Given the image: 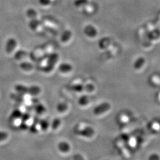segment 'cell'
<instances>
[{
  "mask_svg": "<svg viewBox=\"0 0 160 160\" xmlns=\"http://www.w3.org/2000/svg\"><path fill=\"white\" fill-rule=\"evenodd\" d=\"M22 114L23 113L21 112V110L18 109H16L12 112L10 117L12 119H18L21 118Z\"/></svg>",
  "mask_w": 160,
  "mask_h": 160,
  "instance_id": "obj_13",
  "label": "cell"
},
{
  "mask_svg": "<svg viewBox=\"0 0 160 160\" xmlns=\"http://www.w3.org/2000/svg\"><path fill=\"white\" fill-rule=\"evenodd\" d=\"M72 88L75 90V91H81L82 90V86H81V85H75V86H74L72 87Z\"/></svg>",
  "mask_w": 160,
  "mask_h": 160,
  "instance_id": "obj_23",
  "label": "cell"
},
{
  "mask_svg": "<svg viewBox=\"0 0 160 160\" xmlns=\"http://www.w3.org/2000/svg\"><path fill=\"white\" fill-rule=\"evenodd\" d=\"M28 57V54L26 51H18L16 52L15 58L18 61H23Z\"/></svg>",
  "mask_w": 160,
  "mask_h": 160,
  "instance_id": "obj_8",
  "label": "cell"
},
{
  "mask_svg": "<svg viewBox=\"0 0 160 160\" xmlns=\"http://www.w3.org/2000/svg\"><path fill=\"white\" fill-rule=\"evenodd\" d=\"M121 122H125L126 123L127 122H128V118L126 115H123L121 116Z\"/></svg>",
  "mask_w": 160,
  "mask_h": 160,
  "instance_id": "obj_24",
  "label": "cell"
},
{
  "mask_svg": "<svg viewBox=\"0 0 160 160\" xmlns=\"http://www.w3.org/2000/svg\"><path fill=\"white\" fill-rule=\"evenodd\" d=\"M60 124H61V120L58 119H55V120H53V123H52V128L53 129H57L59 126L60 125Z\"/></svg>",
  "mask_w": 160,
  "mask_h": 160,
  "instance_id": "obj_21",
  "label": "cell"
},
{
  "mask_svg": "<svg viewBox=\"0 0 160 160\" xmlns=\"http://www.w3.org/2000/svg\"><path fill=\"white\" fill-rule=\"evenodd\" d=\"M8 137V133L4 131H0V142L4 141Z\"/></svg>",
  "mask_w": 160,
  "mask_h": 160,
  "instance_id": "obj_16",
  "label": "cell"
},
{
  "mask_svg": "<svg viewBox=\"0 0 160 160\" xmlns=\"http://www.w3.org/2000/svg\"><path fill=\"white\" fill-rule=\"evenodd\" d=\"M39 125L40 126V129H45L48 127V123L45 120H42L40 123H39Z\"/></svg>",
  "mask_w": 160,
  "mask_h": 160,
  "instance_id": "obj_22",
  "label": "cell"
},
{
  "mask_svg": "<svg viewBox=\"0 0 160 160\" xmlns=\"http://www.w3.org/2000/svg\"><path fill=\"white\" fill-rule=\"evenodd\" d=\"M78 131L79 134L86 137H91L94 133V129L91 127H85Z\"/></svg>",
  "mask_w": 160,
  "mask_h": 160,
  "instance_id": "obj_4",
  "label": "cell"
},
{
  "mask_svg": "<svg viewBox=\"0 0 160 160\" xmlns=\"http://www.w3.org/2000/svg\"><path fill=\"white\" fill-rule=\"evenodd\" d=\"M71 37H72L71 32L69 30H66L63 32V34H62L61 40L63 43H67L71 39Z\"/></svg>",
  "mask_w": 160,
  "mask_h": 160,
  "instance_id": "obj_9",
  "label": "cell"
},
{
  "mask_svg": "<svg viewBox=\"0 0 160 160\" xmlns=\"http://www.w3.org/2000/svg\"><path fill=\"white\" fill-rule=\"evenodd\" d=\"M27 15L28 16L32 19L37 18L36 16H38V12L34 10V9H30L27 12Z\"/></svg>",
  "mask_w": 160,
  "mask_h": 160,
  "instance_id": "obj_15",
  "label": "cell"
},
{
  "mask_svg": "<svg viewBox=\"0 0 160 160\" xmlns=\"http://www.w3.org/2000/svg\"><path fill=\"white\" fill-rule=\"evenodd\" d=\"M41 92V89L39 86H33L29 87V95L37 96Z\"/></svg>",
  "mask_w": 160,
  "mask_h": 160,
  "instance_id": "obj_7",
  "label": "cell"
},
{
  "mask_svg": "<svg viewBox=\"0 0 160 160\" xmlns=\"http://www.w3.org/2000/svg\"><path fill=\"white\" fill-rule=\"evenodd\" d=\"M58 148L62 152H67L69 150L70 146L69 145L68 143H67L65 142H62L59 143Z\"/></svg>",
  "mask_w": 160,
  "mask_h": 160,
  "instance_id": "obj_11",
  "label": "cell"
},
{
  "mask_svg": "<svg viewBox=\"0 0 160 160\" xmlns=\"http://www.w3.org/2000/svg\"><path fill=\"white\" fill-rule=\"evenodd\" d=\"M67 106L65 103H59L58 106V110L60 112H63L67 110Z\"/></svg>",
  "mask_w": 160,
  "mask_h": 160,
  "instance_id": "obj_18",
  "label": "cell"
},
{
  "mask_svg": "<svg viewBox=\"0 0 160 160\" xmlns=\"http://www.w3.org/2000/svg\"><path fill=\"white\" fill-rule=\"evenodd\" d=\"M74 160H83L82 157L79 155H76L74 157Z\"/></svg>",
  "mask_w": 160,
  "mask_h": 160,
  "instance_id": "obj_27",
  "label": "cell"
},
{
  "mask_svg": "<svg viewBox=\"0 0 160 160\" xmlns=\"http://www.w3.org/2000/svg\"><path fill=\"white\" fill-rule=\"evenodd\" d=\"M59 70L63 73H67L72 70V67L69 63H62L59 66Z\"/></svg>",
  "mask_w": 160,
  "mask_h": 160,
  "instance_id": "obj_5",
  "label": "cell"
},
{
  "mask_svg": "<svg viewBox=\"0 0 160 160\" xmlns=\"http://www.w3.org/2000/svg\"><path fill=\"white\" fill-rule=\"evenodd\" d=\"M89 102V99L87 96H82L79 99V104L84 106V105H86L87 103Z\"/></svg>",
  "mask_w": 160,
  "mask_h": 160,
  "instance_id": "obj_17",
  "label": "cell"
},
{
  "mask_svg": "<svg viewBox=\"0 0 160 160\" xmlns=\"http://www.w3.org/2000/svg\"><path fill=\"white\" fill-rule=\"evenodd\" d=\"M40 6L43 7H48L51 4L52 0H39Z\"/></svg>",
  "mask_w": 160,
  "mask_h": 160,
  "instance_id": "obj_19",
  "label": "cell"
},
{
  "mask_svg": "<svg viewBox=\"0 0 160 160\" xmlns=\"http://www.w3.org/2000/svg\"><path fill=\"white\" fill-rule=\"evenodd\" d=\"M20 68L24 71L29 72V71L33 70V65L31 63L27 62H23V63H21V65H20Z\"/></svg>",
  "mask_w": 160,
  "mask_h": 160,
  "instance_id": "obj_10",
  "label": "cell"
},
{
  "mask_svg": "<svg viewBox=\"0 0 160 160\" xmlns=\"http://www.w3.org/2000/svg\"><path fill=\"white\" fill-rule=\"evenodd\" d=\"M40 22L38 20H37V18L31 20V22L29 24V26H30V28L32 29V30H36V29L38 30L39 27L40 26Z\"/></svg>",
  "mask_w": 160,
  "mask_h": 160,
  "instance_id": "obj_12",
  "label": "cell"
},
{
  "mask_svg": "<svg viewBox=\"0 0 160 160\" xmlns=\"http://www.w3.org/2000/svg\"><path fill=\"white\" fill-rule=\"evenodd\" d=\"M152 127L154 128V129L155 130H157L158 131L159 130V128H160V126H159V124L158 123H155L154 124L152 125Z\"/></svg>",
  "mask_w": 160,
  "mask_h": 160,
  "instance_id": "obj_26",
  "label": "cell"
},
{
  "mask_svg": "<svg viewBox=\"0 0 160 160\" xmlns=\"http://www.w3.org/2000/svg\"><path fill=\"white\" fill-rule=\"evenodd\" d=\"M35 109H36V112H38V113H42L45 111V108L42 104L37 105L36 107L35 108Z\"/></svg>",
  "mask_w": 160,
  "mask_h": 160,
  "instance_id": "obj_20",
  "label": "cell"
},
{
  "mask_svg": "<svg viewBox=\"0 0 160 160\" xmlns=\"http://www.w3.org/2000/svg\"><path fill=\"white\" fill-rule=\"evenodd\" d=\"M145 62V59L143 57H139L134 62V68L136 69L141 68Z\"/></svg>",
  "mask_w": 160,
  "mask_h": 160,
  "instance_id": "obj_6",
  "label": "cell"
},
{
  "mask_svg": "<svg viewBox=\"0 0 160 160\" xmlns=\"http://www.w3.org/2000/svg\"><path fill=\"white\" fill-rule=\"evenodd\" d=\"M17 40L14 39H10L8 40L6 45V52L8 54L12 55L16 52L17 48Z\"/></svg>",
  "mask_w": 160,
  "mask_h": 160,
  "instance_id": "obj_1",
  "label": "cell"
},
{
  "mask_svg": "<svg viewBox=\"0 0 160 160\" xmlns=\"http://www.w3.org/2000/svg\"><path fill=\"white\" fill-rule=\"evenodd\" d=\"M110 109V105L108 103H102L101 104L97 106V107L94 109L93 112L96 115L102 114L108 111Z\"/></svg>",
  "mask_w": 160,
  "mask_h": 160,
  "instance_id": "obj_2",
  "label": "cell"
},
{
  "mask_svg": "<svg viewBox=\"0 0 160 160\" xmlns=\"http://www.w3.org/2000/svg\"><path fill=\"white\" fill-rule=\"evenodd\" d=\"M88 3V0H75L74 6L77 8H84Z\"/></svg>",
  "mask_w": 160,
  "mask_h": 160,
  "instance_id": "obj_14",
  "label": "cell"
},
{
  "mask_svg": "<svg viewBox=\"0 0 160 160\" xmlns=\"http://www.w3.org/2000/svg\"><path fill=\"white\" fill-rule=\"evenodd\" d=\"M129 143H130V145L132 146V147H135V145H136V140L135 139H133V138H132V139H130V141H129Z\"/></svg>",
  "mask_w": 160,
  "mask_h": 160,
  "instance_id": "obj_25",
  "label": "cell"
},
{
  "mask_svg": "<svg viewBox=\"0 0 160 160\" xmlns=\"http://www.w3.org/2000/svg\"><path fill=\"white\" fill-rule=\"evenodd\" d=\"M84 33L86 36L90 38H94L97 36V29L92 25H88L84 29Z\"/></svg>",
  "mask_w": 160,
  "mask_h": 160,
  "instance_id": "obj_3",
  "label": "cell"
},
{
  "mask_svg": "<svg viewBox=\"0 0 160 160\" xmlns=\"http://www.w3.org/2000/svg\"><path fill=\"white\" fill-rule=\"evenodd\" d=\"M149 160H158V156H157L156 155H152V156H151V157H150V158H149Z\"/></svg>",
  "mask_w": 160,
  "mask_h": 160,
  "instance_id": "obj_28",
  "label": "cell"
}]
</instances>
